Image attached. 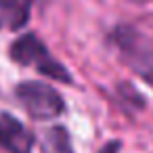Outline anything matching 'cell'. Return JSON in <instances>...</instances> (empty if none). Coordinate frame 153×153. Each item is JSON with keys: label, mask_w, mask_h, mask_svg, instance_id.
<instances>
[{"label": "cell", "mask_w": 153, "mask_h": 153, "mask_svg": "<svg viewBox=\"0 0 153 153\" xmlns=\"http://www.w3.org/2000/svg\"><path fill=\"white\" fill-rule=\"evenodd\" d=\"M11 59L23 67H32L36 69L38 74L42 76H48L57 82H65L69 84L71 82V76L67 71V67H63L51 53L48 48L44 46V42L36 36V34H25L21 36L19 40H15L11 44V51H9Z\"/></svg>", "instance_id": "6da1fadb"}, {"label": "cell", "mask_w": 153, "mask_h": 153, "mask_svg": "<svg viewBox=\"0 0 153 153\" xmlns=\"http://www.w3.org/2000/svg\"><path fill=\"white\" fill-rule=\"evenodd\" d=\"M15 94H17L21 107L27 111V115L38 122L55 120L65 109L61 94L44 82H21L15 88Z\"/></svg>", "instance_id": "7a4b0ae2"}, {"label": "cell", "mask_w": 153, "mask_h": 153, "mask_svg": "<svg viewBox=\"0 0 153 153\" xmlns=\"http://www.w3.org/2000/svg\"><path fill=\"white\" fill-rule=\"evenodd\" d=\"M0 147L9 153H32L34 134L11 113H0Z\"/></svg>", "instance_id": "3957f363"}, {"label": "cell", "mask_w": 153, "mask_h": 153, "mask_svg": "<svg viewBox=\"0 0 153 153\" xmlns=\"http://www.w3.org/2000/svg\"><path fill=\"white\" fill-rule=\"evenodd\" d=\"M34 0H0V32L21 30L32 15Z\"/></svg>", "instance_id": "277c9868"}, {"label": "cell", "mask_w": 153, "mask_h": 153, "mask_svg": "<svg viewBox=\"0 0 153 153\" xmlns=\"http://www.w3.org/2000/svg\"><path fill=\"white\" fill-rule=\"evenodd\" d=\"M40 147H42V153H74L69 132L63 126H53L44 130Z\"/></svg>", "instance_id": "5b68a950"}, {"label": "cell", "mask_w": 153, "mask_h": 153, "mask_svg": "<svg viewBox=\"0 0 153 153\" xmlns=\"http://www.w3.org/2000/svg\"><path fill=\"white\" fill-rule=\"evenodd\" d=\"M143 80H145L147 84H151V88H153V71H151V74H147V76H143Z\"/></svg>", "instance_id": "8992f818"}, {"label": "cell", "mask_w": 153, "mask_h": 153, "mask_svg": "<svg viewBox=\"0 0 153 153\" xmlns=\"http://www.w3.org/2000/svg\"><path fill=\"white\" fill-rule=\"evenodd\" d=\"M134 2H147V0H134Z\"/></svg>", "instance_id": "52a82bcc"}]
</instances>
